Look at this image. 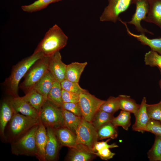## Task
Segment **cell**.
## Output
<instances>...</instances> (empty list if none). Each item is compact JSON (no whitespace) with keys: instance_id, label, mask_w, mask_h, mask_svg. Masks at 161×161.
Returning a JSON list of instances; mask_svg holds the SVG:
<instances>
[{"instance_id":"cell-10","label":"cell","mask_w":161,"mask_h":161,"mask_svg":"<svg viewBox=\"0 0 161 161\" xmlns=\"http://www.w3.org/2000/svg\"><path fill=\"white\" fill-rule=\"evenodd\" d=\"M132 3L136 6V9L130 21L127 22L134 25L136 29L141 34L153 33L147 29L143 28L141 25V22L145 18L148 13L149 4L148 0H133Z\"/></svg>"},{"instance_id":"cell-21","label":"cell","mask_w":161,"mask_h":161,"mask_svg":"<svg viewBox=\"0 0 161 161\" xmlns=\"http://www.w3.org/2000/svg\"><path fill=\"white\" fill-rule=\"evenodd\" d=\"M149 7L144 21L154 23L161 28V0H148Z\"/></svg>"},{"instance_id":"cell-31","label":"cell","mask_w":161,"mask_h":161,"mask_svg":"<svg viewBox=\"0 0 161 161\" xmlns=\"http://www.w3.org/2000/svg\"><path fill=\"white\" fill-rule=\"evenodd\" d=\"M154 143L147 152L150 161H161V136L155 135Z\"/></svg>"},{"instance_id":"cell-12","label":"cell","mask_w":161,"mask_h":161,"mask_svg":"<svg viewBox=\"0 0 161 161\" xmlns=\"http://www.w3.org/2000/svg\"><path fill=\"white\" fill-rule=\"evenodd\" d=\"M47 141L45 149L46 161H54L57 160L60 146L59 142L53 128H46Z\"/></svg>"},{"instance_id":"cell-4","label":"cell","mask_w":161,"mask_h":161,"mask_svg":"<svg viewBox=\"0 0 161 161\" xmlns=\"http://www.w3.org/2000/svg\"><path fill=\"white\" fill-rule=\"evenodd\" d=\"M39 124L34 126L10 143L13 154L17 156H36L35 136Z\"/></svg>"},{"instance_id":"cell-1","label":"cell","mask_w":161,"mask_h":161,"mask_svg":"<svg viewBox=\"0 0 161 161\" xmlns=\"http://www.w3.org/2000/svg\"><path fill=\"white\" fill-rule=\"evenodd\" d=\"M68 40L61 28L55 24L46 32L34 52H40L43 57H49L64 47Z\"/></svg>"},{"instance_id":"cell-27","label":"cell","mask_w":161,"mask_h":161,"mask_svg":"<svg viewBox=\"0 0 161 161\" xmlns=\"http://www.w3.org/2000/svg\"><path fill=\"white\" fill-rule=\"evenodd\" d=\"M117 127L111 122L104 124L97 130L99 139H114L117 138L118 136Z\"/></svg>"},{"instance_id":"cell-23","label":"cell","mask_w":161,"mask_h":161,"mask_svg":"<svg viewBox=\"0 0 161 161\" xmlns=\"http://www.w3.org/2000/svg\"><path fill=\"white\" fill-rule=\"evenodd\" d=\"M22 97L39 113L44 103L47 100L42 95L34 89L26 93Z\"/></svg>"},{"instance_id":"cell-8","label":"cell","mask_w":161,"mask_h":161,"mask_svg":"<svg viewBox=\"0 0 161 161\" xmlns=\"http://www.w3.org/2000/svg\"><path fill=\"white\" fill-rule=\"evenodd\" d=\"M105 100L97 98L88 92L80 94L79 103L82 117L91 122L95 114Z\"/></svg>"},{"instance_id":"cell-16","label":"cell","mask_w":161,"mask_h":161,"mask_svg":"<svg viewBox=\"0 0 161 161\" xmlns=\"http://www.w3.org/2000/svg\"><path fill=\"white\" fill-rule=\"evenodd\" d=\"M54 129L61 146H66L70 148L77 147V137L75 133L64 126H61Z\"/></svg>"},{"instance_id":"cell-39","label":"cell","mask_w":161,"mask_h":161,"mask_svg":"<svg viewBox=\"0 0 161 161\" xmlns=\"http://www.w3.org/2000/svg\"><path fill=\"white\" fill-rule=\"evenodd\" d=\"M111 139H108L105 141H97L95 144L92 149V152H96L104 148H117L118 146L115 143L111 144H109L108 142Z\"/></svg>"},{"instance_id":"cell-13","label":"cell","mask_w":161,"mask_h":161,"mask_svg":"<svg viewBox=\"0 0 161 161\" xmlns=\"http://www.w3.org/2000/svg\"><path fill=\"white\" fill-rule=\"evenodd\" d=\"M12 107L17 113L34 118H39V113L22 97L8 98Z\"/></svg>"},{"instance_id":"cell-30","label":"cell","mask_w":161,"mask_h":161,"mask_svg":"<svg viewBox=\"0 0 161 161\" xmlns=\"http://www.w3.org/2000/svg\"><path fill=\"white\" fill-rule=\"evenodd\" d=\"M130 113L122 110L116 117H114L111 122L116 127H122L124 130H128L131 125Z\"/></svg>"},{"instance_id":"cell-36","label":"cell","mask_w":161,"mask_h":161,"mask_svg":"<svg viewBox=\"0 0 161 161\" xmlns=\"http://www.w3.org/2000/svg\"><path fill=\"white\" fill-rule=\"evenodd\" d=\"M146 131L161 136V123L158 121L150 119L147 126Z\"/></svg>"},{"instance_id":"cell-35","label":"cell","mask_w":161,"mask_h":161,"mask_svg":"<svg viewBox=\"0 0 161 161\" xmlns=\"http://www.w3.org/2000/svg\"><path fill=\"white\" fill-rule=\"evenodd\" d=\"M146 108L150 119L158 121L161 123V101L155 104H147Z\"/></svg>"},{"instance_id":"cell-25","label":"cell","mask_w":161,"mask_h":161,"mask_svg":"<svg viewBox=\"0 0 161 161\" xmlns=\"http://www.w3.org/2000/svg\"><path fill=\"white\" fill-rule=\"evenodd\" d=\"M62 91L61 82L55 80L47 97L48 100L60 108H62L64 103L62 97Z\"/></svg>"},{"instance_id":"cell-2","label":"cell","mask_w":161,"mask_h":161,"mask_svg":"<svg viewBox=\"0 0 161 161\" xmlns=\"http://www.w3.org/2000/svg\"><path fill=\"white\" fill-rule=\"evenodd\" d=\"M43 57L40 52H33L31 55L23 59L13 67L11 75L6 79L4 82L7 92L12 97L19 96L20 81L32 66Z\"/></svg>"},{"instance_id":"cell-15","label":"cell","mask_w":161,"mask_h":161,"mask_svg":"<svg viewBox=\"0 0 161 161\" xmlns=\"http://www.w3.org/2000/svg\"><path fill=\"white\" fill-rule=\"evenodd\" d=\"M15 112L8 98L3 100L0 108V134L1 138L4 141H7L4 133L5 128Z\"/></svg>"},{"instance_id":"cell-6","label":"cell","mask_w":161,"mask_h":161,"mask_svg":"<svg viewBox=\"0 0 161 161\" xmlns=\"http://www.w3.org/2000/svg\"><path fill=\"white\" fill-rule=\"evenodd\" d=\"M41 122L47 128L53 129L64 126L62 108L58 107L47 100L39 113Z\"/></svg>"},{"instance_id":"cell-29","label":"cell","mask_w":161,"mask_h":161,"mask_svg":"<svg viewBox=\"0 0 161 161\" xmlns=\"http://www.w3.org/2000/svg\"><path fill=\"white\" fill-rule=\"evenodd\" d=\"M113 115L99 109L95 114L91 123L97 130L104 124L111 122Z\"/></svg>"},{"instance_id":"cell-17","label":"cell","mask_w":161,"mask_h":161,"mask_svg":"<svg viewBox=\"0 0 161 161\" xmlns=\"http://www.w3.org/2000/svg\"><path fill=\"white\" fill-rule=\"evenodd\" d=\"M47 141L46 128L40 122L35 136L36 149L35 157L40 161H46L45 152Z\"/></svg>"},{"instance_id":"cell-40","label":"cell","mask_w":161,"mask_h":161,"mask_svg":"<svg viewBox=\"0 0 161 161\" xmlns=\"http://www.w3.org/2000/svg\"><path fill=\"white\" fill-rule=\"evenodd\" d=\"M95 155L99 157L103 160H107L113 158L115 153L111 152L109 148H104L96 152H92Z\"/></svg>"},{"instance_id":"cell-37","label":"cell","mask_w":161,"mask_h":161,"mask_svg":"<svg viewBox=\"0 0 161 161\" xmlns=\"http://www.w3.org/2000/svg\"><path fill=\"white\" fill-rule=\"evenodd\" d=\"M62 108L72 112L76 116L82 117L79 103H64Z\"/></svg>"},{"instance_id":"cell-38","label":"cell","mask_w":161,"mask_h":161,"mask_svg":"<svg viewBox=\"0 0 161 161\" xmlns=\"http://www.w3.org/2000/svg\"><path fill=\"white\" fill-rule=\"evenodd\" d=\"M79 95L62 89V97L64 103H79Z\"/></svg>"},{"instance_id":"cell-19","label":"cell","mask_w":161,"mask_h":161,"mask_svg":"<svg viewBox=\"0 0 161 161\" xmlns=\"http://www.w3.org/2000/svg\"><path fill=\"white\" fill-rule=\"evenodd\" d=\"M92 151L87 147L77 145L76 148H72L69 152L66 160L70 161H88L94 157Z\"/></svg>"},{"instance_id":"cell-24","label":"cell","mask_w":161,"mask_h":161,"mask_svg":"<svg viewBox=\"0 0 161 161\" xmlns=\"http://www.w3.org/2000/svg\"><path fill=\"white\" fill-rule=\"evenodd\" d=\"M119 102L120 109L134 114V115L139 109L140 104L129 95H120L118 97Z\"/></svg>"},{"instance_id":"cell-5","label":"cell","mask_w":161,"mask_h":161,"mask_svg":"<svg viewBox=\"0 0 161 161\" xmlns=\"http://www.w3.org/2000/svg\"><path fill=\"white\" fill-rule=\"evenodd\" d=\"M49 58L43 57L39 59L32 66L24 76V80L20 87L25 94L33 88L48 71Z\"/></svg>"},{"instance_id":"cell-34","label":"cell","mask_w":161,"mask_h":161,"mask_svg":"<svg viewBox=\"0 0 161 161\" xmlns=\"http://www.w3.org/2000/svg\"><path fill=\"white\" fill-rule=\"evenodd\" d=\"M61 83L62 89L66 91L79 95L88 92L87 90L81 88L78 83L70 81L65 79Z\"/></svg>"},{"instance_id":"cell-11","label":"cell","mask_w":161,"mask_h":161,"mask_svg":"<svg viewBox=\"0 0 161 161\" xmlns=\"http://www.w3.org/2000/svg\"><path fill=\"white\" fill-rule=\"evenodd\" d=\"M67 65L62 60L61 53L58 51L49 58L48 70L55 80L61 82L66 79Z\"/></svg>"},{"instance_id":"cell-9","label":"cell","mask_w":161,"mask_h":161,"mask_svg":"<svg viewBox=\"0 0 161 161\" xmlns=\"http://www.w3.org/2000/svg\"><path fill=\"white\" fill-rule=\"evenodd\" d=\"M133 0H108V4L100 17V21L115 23L121 13L126 11Z\"/></svg>"},{"instance_id":"cell-41","label":"cell","mask_w":161,"mask_h":161,"mask_svg":"<svg viewBox=\"0 0 161 161\" xmlns=\"http://www.w3.org/2000/svg\"><path fill=\"white\" fill-rule=\"evenodd\" d=\"M159 70H160V75H161V79H160V81H159V85H160V88L161 89V69H159ZM161 101V100H160Z\"/></svg>"},{"instance_id":"cell-18","label":"cell","mask_w":161,"mask_h":161,"mask_svg":"<svg viewBox=\"0 0 161 161\" xmlns=\"http://www.w3.org/2000/svg\"><path fill=\"white\" fill-rule=\"evenodd\" d=\"M118 20L125 25L129 35L136 38L142 45L149 46L151 50L161 55V38L150 39L147 37L144 34L141 33L140 35H137L133 33L129 30L126 22L123 21L120 18Z\"/></svg>"},{"instance_id":"cell-22","label":"cell","mask_w":161,"mask_h":161,"mask_svg":"<svg viewBox=\"0 0 161 161\" xmlns=\"http://www.w3.org/2000/svg\"><path fill=\"white\" fill-rule=\"evenodd\" d=\"M87 64L86 62H75L67 65L66 71V79L78 83L81 75Z\"/></svg>"},{"instance_id":"cell-33","label":"cell","mask_w":161,"mask_h":161,"mask_svg":"<svg viewBox=\"0 0 161 161\" xmlns=\"http://www.w3.org/2000/svg\"><path fill=\"white\" fill-rule=\"evenodd\" d=\"M145 64L151 67L157 66L161 69V55L150 50L145 53L144 60Z\"/></svg>"},{"instance_id":"cell-3","label":"cell","mask_w":161,"mask_h":161,"mask_svg":"<svg viewBox=\"0 0 161 161\" xmlns=\"http://www.w3.org/2000/svg\"><path fill=\"white\" fill-rule=\"evenodd\" d=\"M40 122L39 118L26 116L15 111L7 125V141L10 143Z\"/></svg>"},{"instance_id":"cell-28","label":"cell","mask_w":161,"mask_h":161,"mask_svg":"<svg viewBox=\"0 0 161 161\" xmlns=\"http://www.w3.org/2000/svg\"><path fill=\"white\" fill-rule=\"evenodd\" d=\"M61 0H37L30 4L22 6L21 9L26 12H35L45 8L51 3Z\"/></svg>"},{"instance_id":"cell-14","label":"cell","mask_w":161,"mask_h":161,"mask_svg":"<svg viewBox=\"0 0 161 161\" xmlns=\"http://www.w3.org/2000/svg\"><path fill=\"white\" fill-rule=\"evenodd\" d=\"M146 98L144 97L140 108L134 115L135 123L132 126L133 130L142 133L146 131L147 126L150 119L147 111Z\"/></svg>"},{"instance_id":"cell-7","label":"cell","mask_w":161,"mask_h":161,"mask_svg":"<svg viewBox=\"0 0 161 161\" xmlns=\"http://www.w3.org/2000/svg\"><path fill=\"white\" fill-rule=\"evenodd\" d=\"M75 134L77 144L84 146L92 151L93 146L99 138L97 130L92 123L82 117Z\"/></svg>"},{"instance_id":"cell-32","label":"cell","mask_w":161,"mask_h":161,"mask_svg":"<svg viewBox=\"0 0 161 161\" xmlns=\"http://www.w3.org/2000/svg\"><path fill=\"white\" fill-rule=\"evenodd\" d=\"M100 109L112 114L120 109L118 98L113 96L110 97L105 100L100 106Z\"/></svg>"},{"instance_id":"cell-20","label":"cell","mask_w":161,"mask_h":161,"mask_svg":"<svg viewBox=\"0 0 161 161\" xmlns=\"http://www.w3.org/2000/svg\"><path fill=\"white\" fill-rule=\"evenodd\" d=\"M55 80L54 77L48 70L44 76L35 85L33 89L41 94L47 100L48 94Z\"/></svg>"},{"instance_id":"cell-26","label":"cell","mask_w":161,"mask_h":161,"mask_svg":"<svg viewBox=\"0 0 161 161\" xmlns=\"http://www.w3.org/2000/svg\"><path fill=\"white\" fill-rule=\"evenodd\" d=\"M62 109L64 126L75 133L82 117L76 116L66 110Z\"/></svg>"}]
</instances>
